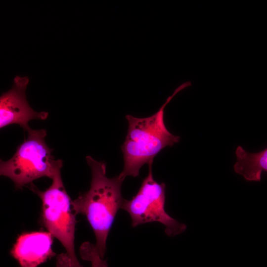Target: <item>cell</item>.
Masks as SVG:
<instances>
[{"instance_id":"cell-6","label":"cell","mask_w":267,"mask_h":267,"mask_svg":"<svg viewBox=\"0 0 267 267\" xmlns=\"http://www.w3.org/2000/svg\"><path fill=\"white\" fill-rule=\"evenodd\" d=\"M27 77L16 76L12 88L0 97V128L17 124L27 131L28 122L33 119L45 120L48 113L34 111L29 104L26 90L29 84Z\"/></svg>"},{"instance_id":"cell-2","label":"cell","mask_w":267,"mask_h":267,"mask_svg":"<svg viewBox=\"0 0 267 267\" xmlns=\"http://www.w3.org/2000/svg\"><path fill=\"white\" fill-rule=\"evenodd\" d=\"M191 85L190 81H186L179 86L150 116L138 118L130 114L126 115L128 128L121 147L124 162L123 169L119 175L121 178L138 177L144 164L153 163L154 158L162 149L179 141L180 137L171 133L166 126L165 109L178 92Z\"/></svg>"},{"instance_id":"cell-1","label":"cell","mask_w":267,"mask_h":267,"mask_svg":"<svg viewBox=\"0 0 267 267\" xmlns=\"http://www.w3.org/2000/svg\"><path fill=\"white\" fill-rule=\"evenodd\" d=\"M86 159L91 173L90 188L72 201V207L76 214L86 217L95 236V246L103 259L108 234L124 200L121 193L124 179L119 175L108 178L104 162L90 156H86Z\"/></svg>"},{"instance_id":"cell-5","label":"cell","mask_w":267,"mask_h":267,"mask_svg":"<svg viewBox=\"0 0 267 267\" xmlns=\"http://www.w3.org/2000/svg\"><path fill=\"white\" fill-rule=\"evenodd\" d=\"M152 164H148V173L143 179L137 193L131 200H124L121 209L127 212L133 227L150 222H158L165 227L166 234L174 236L182 233L186 228L166 211V184L159 183L153 177Z\"/></svg>"},{"instance_id":"cell-4","label":"cell","mask_w":267,"mask_h":267,"mask_svg":"<svg viewBox=\"0 0 267 267\" xmlns=\"http://www.w3.org/2000/svg\"><path fill=\"white\" fill-rule=\"evenodd\" d=\"M52 180L51 185L44 191L40 190L33 183L30 184L29 188L42 201V219L44 226L65 248L73 267H83L75 251L76 214L72 209V201L64 186L61 172L56 174Z\"/></svg>"},{"instance_id":"cell-9","label":"cell","mask_w":267,"mask_h":267,"mask_svg":"<svg viewBox=\"0 0 267 267\" xmlns=\"http://www.w3.org/2000/svg\"><path fill=\"white\" fill-rule=\"evenodd\" d=\"M80 254L83 260L91 263V267H108L107 261L101 257L95 245L89 242L81 245Z\"/></svg>"},{"instance_id":"cell-3","label":"cell","mask_w":267,"mask_h":267,"mask_svg":"<svg viewBox=\"0 0 267 267\" xmlns=\"http://www.w3.org/2000/svg\"><path fill=\"white\" fill-rule=\"evenodd\" d=\"M27 132V138L17 147L12 157L0 161V175L12 180L18 189L40 178L52 179L63 167V161L54 159L53 149L45 142V130L30 128Z\"/></svg>"},{"instance_id":"cell-7","label":"cell","mask_w":267,"mask_h":267,"mask_svg":"<svg viewBox=\"0 0 267 267\" xmlns=\"http://www.w3.org/2000/svg\"><path fill=\"white\" fill-rule=\"evenodd\" d=\"M52 243V235L49 232L25 233L18 237L10 254L19 267H38L55 255Z\"/></svg>"},{"instance_id":"cell-10","label":"cell","mask_w":267,"mask_h":267,"mask_svg":"<svg viewBox=\"0 0 267 267\" xmlns=\"http://www.w3.org/2000/svg\"><path fill=\"white\" fill-rule=\"evenodd\" d=\"M56 267H73L72 261L67 253H62L57 255Z\"/></svg>"},{"instance_id":"cell-8","label":"cell","mask_w":267,"mask_h":267,"mask_svg":"<svg viewBox=\"0 0 267 267\" xmlns=\"http://www.w3.org/2000/svg\"><path fill=\"white\" fill-rule=\"evenodd\" d=\"M236 162L233 168L248 181H260L263 172H267V148L257 153H250L238 146L235 150Z\"/></svg>"}]
</instances>
